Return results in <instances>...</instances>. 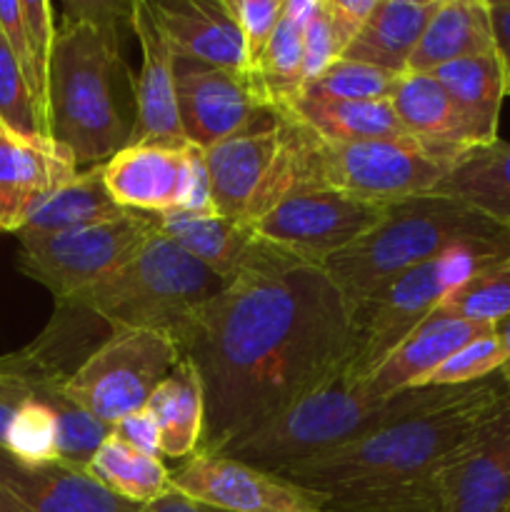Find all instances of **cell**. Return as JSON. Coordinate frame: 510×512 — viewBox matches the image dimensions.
I'll use <instances>...</instances> for the list:
<instances>
[{
    "label": "cell",
    "mask_w": 510,
    "mask_h": 512,
    "mask_svg": "<svg viewBox=\"0 0 510 512\" xmlns=\"http://www.w3.org/2000/svg\"><path fill=\"white\" fill-rule=\"evenodd\" d=\"M3 450L28 465L58 463L60 448L55 410L35 398L20 405V410L8 425Z\"/></svg>",
    "instance_id": "e575fe53"
},
{
    "label": "cell",
    "mask_w": 510,
    "mask_h": 512,
    "mask_svg": "<svg viewBox=\"0 0 510 512\" xmlns=\"http://www.w3.org/2000/svg\"><path fill=\"white\" fill-rule=\"evenodd\" d=\"M398 75L385 73L373 65L355 60H335L325 73L303 85L300 95L318 100H343V103H370V100H390Z\"/></svg>",
    "instance_id": "836d02e7"
},
{
    "label": "cell",
    "mask_w": 510,
    "mask_h": 512,
    "mask_svg": "<svg viewBox=\"0 0 510 512\" xmlns=\"http://www.w3.org/2000/svg\"><path fill=\"white\" fill-rule=\"evenodd\" d=\"M318 8L320 0H285L273 38L253 73L270 108H283L303 90L305 28Z\"/></svg>",
    "instance_id": "f546056e"
},
{
    "label": "cell",
    "mask_w": 510,
    "mask_h": 512,
    "mask_svg": "<svg viewBox=\"0 0 510 512\" xmlns=\"http://www.w3.org/2000/svg\"><path fill=\"white\" fill-rule=\"evenodd\" d=\"M388 205H375L340 190H305L250 223L263 243L323 268L335 253L368 233Z\"/></svg>",
    "instance_id": "8fae6325"
},
{
    "label": "cell",
    "mask_w": 510,
    "mask_h": 512,
    "mask_svg": "<svg viewBox=\"0 0 510 512\" xmlns=\"http://www.w3.org/2000/svg\"><path fill=\"white\" fill-rule=\"evenodd\" d=\"M505 365V348L498 330L473 340L458 353L450 355L438 370L423 380L420 388H463V385L480 383L500 373Z\"/></svg>",
    "instance_id": "74e56055"
},
{
    "label": "cell",
    "mask_w": 510,
    "mask_h": 512,
    "mask_svg": "<svg viewBox=\"0 0 510 512\" xmlns=\"http://www.w3.org/2000/svg\"><path fill=\"white\" fill-rule=\"evenodd\" d=\"M430 75L463 110L485 145L498 140L500 108L508 98V65L495 50L445 63Z\"/></svg>",
    "instance_id": "83f0119b"
},
{
    "label": "cell",
    "mask_w": 510,
    "mask_h": 512,
    "mask_svg": "<svg viewBox=\"0 0 510 512\" xmlns=\"http://www.w3.org/2000/svg\"><path fill=\"white\" fill-rule=\"evenodd\" d=\"M358 325L323 268L260 240L243 270L175 338L203 380L195 455H218L350 363Z\"/></svg>",
    "instance_id": "6da1fadb"
},
{
    "label": "cell",
    "mask_w": 510,
    "mask_h": 512,
    "mask_svg": "<svg viewBox=\"0 0 510 512\" xmlns=\"http://www.w3.org/2000/svg\"><path fill=\"white\" fill-rule=\"evenodd\" d=\"M170 475L178 493L225 512H325L320 493L225 455H193Z\"/></svg>",
    "instance_id": "4fadbf2b"
},
{
    "label": "cell",
    "mask_w": 510,
    "mask_h": 512,
    "mask_svg": "<svg viewBox=\"0 0 510 512\" xmlns=\"http://www.w3.org/2000/svg\"><path fill=\"white\" fill-rule=\"evenodd\" d=\"M298 123L313 130L328 143H365V140L405 138V128L395 115L390 100L370 103H343V100H318L298 95L283 108Z\"/></svg>",
    "instance_id": "f1b7e54d"
},
{
    "label": "cell",
    "mask_w": 510,
    "mask_h": 512,
    "mask_svg": "<svg viewBox=\"0 0 510 512\" xmlns=\"http://www.w3.org/2000/svg\"><path fill=\"white\" fill-rule=\"evenodd\" d=\"M505 390L500 373L448 388L428 408L293 465L283 475L323 495L325 512H430L435 468L473 433Z\"/></svg>",
    "instance_id": "7a4b0ae2"
},
{
    "label": "cell",
    "mask_w": 510,
    "mask_h": 512,
    "mask_svg": "<svg viewBox=\"0 0 510 512\" xmlns=\"http://www.w3.org/2000/svg\"><path fill=\"white\" fill-rule=\"evenodd\" d=\"M35 398V375L30 370L18 368L8 358H0V448L5 445L10 420L20 410V405Z\"/></svg>",
    "instance_id": "b9f144b4"
},
{
    "label": "cell",
    "mask_w": 510,
    "mask_h": 512,
    "mask_svg": "<svg viewBox=\"0 0 510 512\" xmlns=\"http://www.w3.org/2000/svg\"><path fill=\"white\" fill-rule=\"evenodd\" d=\"M45 403L55 410V418H58L60 463L85 470L93 455L98 453L100 445L113 433V425L103 423L95 415H90L88 410L70 403L63 395V383L58 385V390L53 388L45 395Z\"/></svg>",
    "instance_id": "d590c367"
},
{
    "label": "cell",
    "mask_w": 510,
    "mask_h": 512,
    "mask_svg": "<svg viewBox=\"0 0 510 512\" xmlns=\"http://www.w3.org/2000/svg\"><path fill=\"white\" fill-rule=\"evenodd\" d=\"M508 230H510V228H508Z\"/></svg>",
    "instance_id": "f907efd6"
},
{
    "label": "cell",
    "mask_w": 510,
    "mask_h": 512,
    "mask_svg": "<svg viewBox=\"0 0 510 512\" xmlns=\"http://www.w3.org/2000/svg\"><path fill=\"white\" fill-rule=\"evenodd\" d=\"M430 512H510V388L435 468Z\"/></svg>",
    "instance_id": "7c38bea8"
},
{
    "label": "cell",
    "mask_w": 510,
    "mask_h": 512,
    "mask_svg": "<svg viewBox=\"0 0 510 512\" xmlns=\"http://www.w3.org/2000/svg\"><path fill=\"white\" fill-rule=\"evenodd\" d=\"M228 5L240 33H243L248 70L255 73L270 38H273L275 25L283 15L285 0H228Z\"/></svg>",
    "instance_id": "f35d334b"
},
{
    "label": "cell",
    "mask_w": 510,
    "mask_h": 512,
    "mask_svg": "<svg viewBox=\"0 0 510 512\" xmlns=\"http://www.w3.org/2000/svg\"><path fill=\"white\" fill-rule=\"evenodd\" d=\"M453 160L425 148L415 138L328 143L315 140V185L340 190L375 205L433 195Z\"/></svg>",
    "instance_id": "9c48e42d"
},
{
    "label": "cell",
    "mask_w": 510,
    "mask_h": 512,
    "mask_svg": "<svg viewBox=\"0 0 510 512\" xmlns=\"http://www.w3.org/2000/svg\"><path fill=\"white\" fill-rule=\"evenodd\" d=\"M113 435L123 440V443H128L130 448L140 450V453L153 455V458H163V453H160L158 428H155L153 418H150L145 408L133 415H125L123 420H118V423L113 425Z\"/></svg>",
    "instance_id": "ee69618b"
},
{
    "label": "cell",
    "mask_w": 510,
    "mask_h": 512,
    "mask_svg": "<svg viewBox=\"0 0 510 512\" xmlns=\"http://www.w3.org/2000/svg\"><path fill=\"white\" fill-rule=\"evenodd\" d=\"M223 288L213 270L155 230L113 273L58 305L95 315L113 330H158L175 340Z\"/></svg>",
    "instance_id": "8992f818"
},
{
    "label": "cell",
    "mask_w": 510,
    "mask_h": 512,
    "mask_svg": "<svg viewBox=\"0 0 510 512\" xmlns=\"http://www.w3.org/2000/svg\"><path fill=\"white\" fill-rule=\"evenodd\" d=\"M498 335L503 340V348H505V365L500 368V378L505 380V385L510 388V320L498 325Z\"/></svg>",
    "instance_id": "7dc6e473"
},
{
    "label": "cell",
    "mask_w": 510,
    "mask_h": 512,
    "mask_svg": "<svg viewBox=\"0 0 510 512\" xmlns=\"http://www.w3.org/2000/svg\"><path fill=\"white\" fill-rule=\"evenodd\" d=\"M85 473L113 495L138 505V508L155 503L168 490H173V475L163 465V458L140 453L115 438L113 433L100 445Z\"/></svg>",
    "instance_id": "1f68e13d"
},
{
    "label": "cell",
    "mask_w": 510,
    "mask_h": 512,
    "mask_svg": "<svg viewBox=\"0 0 510 512\" xmlns=\"http://www.w3.org/2000/svg\"><path fill=\"white\" fill-rule=\"evenodd\" d=\"M445 390L448 388H418L380 398L360 385H348L340 373L218 455L283 475L293 465L345 448L395 420L428 408L443 398Z\"/></svg>",
    "instance_id": "5b68a950"
},
{
    "label": "cell",
    "mask_w": 510,
    "mask_h": 512,
    "mask_svg": "<svg viewBox=\"0 0 510 512\" xmlns=\"http://www.w3.org/2000/svg\"><path fill=\"white\" fill-rule=\"evenodd\" d=\"M180 348L158 330H113L73 373L63 395L103 423L115 425L148 405L165 375L180 363Z\"/></svg>",
    "instance_id": "ba28073f"
},
{
    "label": "cell",
    "mask_w": 510,
    "mask_h": 512,
    "mask_svg": "<svg viewBox=\"0 0 510 512\" xmlns=\"http://www.w3.org/2000/svg\"><path fill=\"white\" fill-rule=\"evenodd\" d=\"M493 50L488 0H440L420 35L408 73H433L445 63Z\"/></svg>",
    "instance_id": "d4e9b609"
},
{
    "label": "cell",
    "mask_w": 510,
    "mask_h": 512,
    "mask_svg": "<svg viewBox=\"0 0 510 512\" xmlns=\"http://www.w3.org/2000/svg\"><path fill=\"white\" fill-rule=\"evenodd\" d=\"M438 310L490 328L510 320V255L480 265L443 300Z\"/></svg>",
    "instance_id": "d6a6232c"
},
{
    "label": "cell",
    "mask_w": 510,
    "mask_h": 512,
    "mask_svg": "<svg viewBox=\"0 0 510 512\" xmlns=\"http://www.w3.org/2000/svg\"><path fill=\"white\" fill-rule=\"evenodd\" d=\"M495 330L498 328L435 310L420 328H415L380 363V368L360 388H365L373 395H380V398L405 393V390H418L423 380L433 370H438L450 355H455L460 348L483 338V335L495 333Z\"/></svg>",
    "instance_id": "ffe728a7"
},
{
    "label": "cell",
    "mask_w": 510,
    "mask_h": 512,
    "mask_svg": "<svg viewBox=\"0 0 510 512\" xmlns=\"http://www.w3.org/2000/svg\"><path fill=\"white\" fill-rule=\"evenodd\" d=\"M375 3L378 0H323V10L328 15L330 25H333L335 35H338V43L343 48V53L353 43L355 35L360 33L365 20L370 18V13L375 10Z\"/></svg>",
    "instance_id": "7bdbcfd3"
},
{
    "label": "cell",
    "mask_w": 510,
    "mask_h": 512,
    "mask_svg": "<svg viewBox=\"0 0 510 512\" xmlns=\"http://www.w3.org/2000/svg\"><path fill=\"white\" fill-rule=\"evenodd\" d=\"M20 8H23L25 30H28L30 55H33L40 83H43L45 93H48L50 53H53L55 30H58L53 20V5L48 0H20Z\"/></svg>",
    "instance_id": "ab89813d"
},
{
    "label": "cell",
    "mask_w": 510,
    "mask_h": 512,
    "mask_svg": "<svg viewBox=\"0 0 510 512\" xmlns=\"http://www.w3.org/2000/svg\"><path fill=\"white\" fill-rule=\"evenodd\" d=\"M495 53L510 70V0H488Z\"/></svg>",
    "instance_id": "f6af8a7d"
},
{
    "label": "cell",
    "mask_w": 510,
    "mask_h": 512,
    "mask_svg": "<svg viewBox=\"0 0 510 512\" xmlns=\"http://www.w3.org/2000/svg\"><path fill=\"white\" fill-rule=\"evenodd\" d=\"M128 5L68 3L48 70V135L78 170L105 165L133 143L138 93L118 25Z\"/></svg>",
    "instance_id": "3957f363"
},
{
    "label": "cell",
    "mask_w": 510,
    "mask_h": 512,
    "mask_svg": "<svg viewBox=\"0 0 510 512\" xmlns=\"http://www.w3.org/2000/svg\"><path fill=\"white\" fill-rule=\"evenodd\" d=\"M500 258H485L470 248H453L390 283L358 318V340L343 380L353 388L363 385L385 358L425 323L443 300L470 278L480 265Z\"/></svg>",
    "instance_id": "52a82bcc"
},
{
    "label": "cell",
    "mask_w": 510,
    "mask_h": 512,
    "mask_svg": "<svg viewBox=\"0 0 510 512\" xmlns=\"http://www.w3.org/2000/svg\"><path fill=\"white\" fill-rule=\"evenodd\" d=\"M453 248L508 258L510 230L440 195H418L385 208L383 218L323 270L358 323L368 305L400 275Z\"/></svg>",
    "instance_id": "277c9868"
},
{
    "label": "cell",
    "mask_w": 510,
    "mask_h": 512,
    "mask_svg": "<svg viewBox=\"0 0 510 512\" xmlns=\"http://www.w3.org/2000/svg\"><path fill=\"white\" fill-rule=\"evenodd\" d=\"M433 195L455 200L510 228V143L493 140L470 148L450 165Z\"/></svg>",
    "instance_id": "484cf974"
},
{
    "label": "cell",
    "mask_w": 510,
    "mask_h": 512,
    "mask_svg": "<svg viewBox=\"0 0 510 512\" xmlns=\"http://www.w3.org/2000/svg\"><path fill=\"white\" fill-rule=\"evenodd\" d=\"M160 435L163 458L188 460L203 443L205 430V393L203 380L188 358L165 375L145 405Z\"/></svg>",
    "instance_id": "4316f807"
},
{
    "label": "cell",
    "mask_w": 510,
    "mask_h": 512,
    "mask_svg": "<svg viewBox=\"0 0 510 512\" xmlns=\"http://www.w3.org/2000/svg\"><path fill=\"white\" fill-rule=\"evenodd\" d=\"M128 210L120 208L103 183V165L80 170L78 178L50 193L33 213L28 215L18 235H50L85 225L105 223L120 218Z\"/></svg>",
    "instance_id": "4dcf8cb0"
},
{
    "label": "cell",
    "mask_w": 510,
    "mask_h": 512,
    "mask_svg": "<svg viewBox=\"0 0 510 512\" xmlns=\"http://www.w3.org/2000/svg\"><path fill=\"white\" fill-rule=\"evenodd\" d=\"M508 95H510V70H508Z\"/></svg>",
    "instance_id": "681fc988"
},
{
    "label": "cell",
    "mask_w": 510,
    "mask_h": 512,
    "mask_svg": "<svg viewBox=\"0 0 510 512\" xmlns=\"http://www.w3.org/2000/svg\"><path fill=\"white\" fill-rule=\"evenodd\" d=\"M78 173L50 138H28L0 123V233H18L28 215Z\"/></svg>",
    "instance_id": "e0dca14e"
},
{
    "label": "cell",
    "mask_w": 510,
    "mask_h": 512,
    "mask_svg": "<svg viewBox=\"0 0 510 512\" xmlns=\"http://www.w3.org/2000/svg\"><path fill=\"white\" fill-rule=\"evenodd\" d=\"M155 225L160 235L200 260L223 283H230L248 265L260 245V238L248 223H238L218 213L200 215L188 210H170L155 215Z\"/></svg>",
    "instance_id": "603a6c76"
},
{
    "label": "cell",
    "mask_w": 510,
    "mask_h": 512,
    "mask_svg": "<svg viewBox=\"0 0 510 512\" xmlns=\"http://www.w3.org/2000/svg\"><path fill=\"white\" fill-rule=\"evenodd\" d=\"M130 30L140 43V73L135 83L138 123H135L133 143H188L180 125L178 98H175V55L148 0L133 3Z\"/></svg>",
    "instance_id": "ac0fdd59"
},
{
    "label": "cell",
    "mask_w": 510,
    "mask_h": 512,
    "mask_svg": "<svg viewBox=\"0 0 510 512\" xmlns=\"http://www.w3.org/2000/svg\"><path fill=\"white\" fill-rule=\"evenodd\" d=\"M340 58H343V48H340L338 35H335L333 25H330L328 15H325L323 10V0H320L318 13L310 18L308 28H305L303 83L308 85L310 80H315L320 73H325V70Z\"/></svg>",
    "instance_id": "60d3db41"
},
{
    "label": "cell",
    "mask_w": 510,
    "mask_h": 512,
    "mask_svg": "<svg viewBox=\"0 0 510 512\" xmlns=\"http://www.w3.org/2000/svg\"><path fill=\"white\" fill-rule=\"evenodd\" d=\"M0 483L30 512H143L65 463L28 465L0 448Z\"/></svg>",
    "instance_id": "44dd1931"
},
{
    "label": "cell",
    "mask_w": 510,
    "mask_h": 512,
    "mask_svg": "<svg viewBox=\"0 0 510 512\" xmlns=\"http://www.w3.org/2000/svg\"><path fill=\"white\" fill-rule=\"evenodd\" d=\"M155 215L123 213L105 223L50 235H20L18 268L65 303L123 265L150 235Z\"/></svg>",
    "instance_id": "30bf717a"
},
{
    "label": "cell",
    "mask_w": 510,
    "mask_h": 512,
    "mask_svg": "<svg viewBox=\"0 0 510 512\" xmlns=\"http://www.w3.org/2000/svg\"><path fill=\"white\" fill-rule=\"evenodd\" d=\"M143 512H225L218 508H210V505L198 503V500L188 498V495L178 493V490H168L163 498H158L155 503L145 505Z\"/></svg>",
    "instance_id": "bcb514c9"
},
{
    "label": "cell",
    "mask_w": 510,
    "mask_h": 512,
    "mask_svg": "<svg viewBox=\"0 0 510 512\" xmlns=\"http://www.w3.org/2000/svg\"><path fill=\"white\" fill-rule=\"evenodd\" d=\"M175 98L183 135L208 150L243 130L268 105L253 73L175 58Z\"/></svg>",
    "instance_id": "5bb4252c"
},
{
    "label": "cell",
    "mask_w": 510,
    "mask_h": 512,
    "mask_svg": "<svg viewBox=\"0 0 510 512\" xmlns=\"http://www.w3.org/2000/svg\"><path fill=\"white\" fill-rule=\"evenodd\" d=\"M0 123L28 138H48V125L35 105L18 60L0 33Z\"/></svg>",
    "instance_id": "8d00e7d4"
},
{
    "label": "cell",
    "mask_w": 510,
    "mask_h": 512,
    "mask_svg": "<svg viewBox=\"0 0 510 512\" xmlns=\"http://www.w3.org/2000/svg\"><path fill=\"white\" fill-rule=\"evenodd\" d=\"M390 105L410 138L453 163L465 150L485 145L473 123L430 73L398 75Z\"/></svg>",
    "instance_id": "7402d4cb"
},
{
    "label": "cell",
    "mask_w": 510,
    "mask_h": 512,
    "mask_svg": "<svg viewBox=\"0 0 510 512\" xmlns=\"http://www.w3.org/2000/svg\"><path fill=\"white\" fill-rule=\"evenodd\" d=\"M0 512H30V510L25 508V505L20 503V500L15 498L3 483H0Z\"/></svg>",
    "instance_id": "c3c4849f"
},
{
    "label": "cell",
    "mask_w": 510,
    "mask_h": 512,
    "mask_svg": "<svg viewBox=\"0 0 510 512\" xmlns=\"http://www.w3.org/2000/svg\"><path fill=\"white\" fill-rule=\"evenodd\" d=\"M195 145L133 143L103 165V183L123 210L163 215L183 210Z\"/></svg>",
    "instance_id": "2e32d148"
},
{
    "label": "cell",
    "mask_w": 510,
    "mask_h": 512,
    "mask_svg": "<svg viewBox=\"0 0 510 512\" xmlns=\"http://www.w3.org/2000/svg\"><path fill=\"white\" fill-rule=\"evenodd\" d=\"M150 5L175 58L250 73L243 33L228 0H158Z\"/></svg>",
    "instance_id": "d6986e66"
},
{
    "label": "cell",
    "mask_w": 510,
    "mask_h": 512,
    "mask_svg": "<svg viewBox=\"0 0 510 512\" xmlns=\"http://www.w3.org/2000/svg\"><path fill=\"white\" fill-rule=\"evenodd\" d=\"M438 3L440 0H378L343 58L393 75L408 73L410 58Z\"/></svg>",
    "instance_id": "cb8c5ba5"
},
{
    "label": "cell",
    "mask_w": 510,
    "mask_h": 512,
    "mask_svg": "<svg viewBox=\"0 0 510 512\" xmlns=\"http://www.w3.org/2000/svg\"><path fill=\"white\" fill-rule=\"evenodd\" d=\"M283 138L285 115L265 105L243 130L203 150L215 213L248 223L250 205L278 158Z\"/></svg>",
    "instance_id": "9a60e30c"
}]
</instances>
